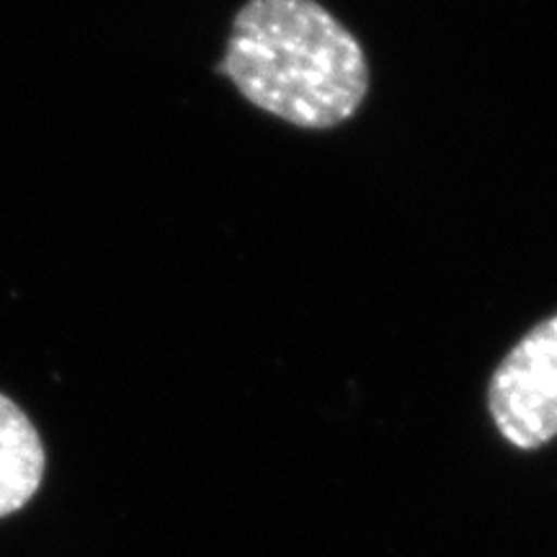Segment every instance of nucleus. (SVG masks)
Masks as SVG:
<instances>
[{"label":"nucleus","mask_w":557,"mask_h":557,"mask_svg":"<svg viewBox=\"0 0 557 557\" xmlns=\"http://www.w3.org/2000/svg\"><path fill=\"white\" fill-rule=\"evenodd\" d=\"M220 73L256 109L302 129L351 120L369 90L359 39L318 0H248Z\"/></svg>","instance_id":"obj_1"},{"label":"nucleus","mask_w":557,"mask_h":557,"mask_svg":"<svg viewBox=\"0 0 557 557\" xmlns=\"http://www.w3.org/2000/svg\"><path fill=\"white\" fill-rule=\"evenodd\" d=\"M487 410L498 434L519 449L557 436V312L527 331L493 372Z\"/></svg>","instance_id":"obj_2"},{"label":"nucleus","mask_w":557,"mask_h":557,"mask_svg":"<svg viewBox=\"0 0 557 557\" xmlns=\"http://www.w3.org/2000/svg\"><path fill=\"white\" fill-rule=\"evenodd\" d=\"M45 475V447L29 421L11 398L0 393V517L21 511Z\"/></svg>","instance_id":"obj_3"}]
</instances>
